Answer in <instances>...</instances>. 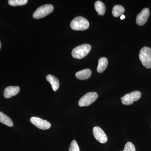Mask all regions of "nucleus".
<instances>
[{
  "mask_svg": "<svg viewBox=\"0 0 151 151\" xmlns=\"http://www.w3.org/2000/svg\"><path fill=\"white\" fill-rule=\"evenodd\" d=\"M91 50V46L88 44H84L76 47L72 50L71 55L74 58L82 59L87 55Z\"/></svg>",
  "mask_w": 151,
  "mask_h": 151,
  "instance_id": "obj_1",
  "label": "nucleus"
},
{
  "mask_svg": "<svg viewBox=\"0 0 151 151\" xmlns=\"http://www.w3.org/2000/svg\"><path fill=\"white\" fill-rule=\"evenodd\" d=\"M89 22L82 17H76L70 24V27L74 30H85L89 28Z\"/></svg>",
  "mask_w": 151,
  "mask_h": 151,
  "instance_id": "obj_2",
  "label": "nucleus"
},
{
  "mask_svg": "<svg viewBox=\"0 0 151 151\" xmlns=\"http://www.w3.org/2000/svg\"><path fill=\"white\" fill-rule=\"evenodd\" d=\"M139 58L142 64L147 68H151V49L148 47L141 49Z\"/></svg>",
  "mask_w": 151,
  "mask_h": 151,
  "instance_id": "obj_3",
  "label": "nucleus"
},
{
  "mask_svg": "<svg viewBox=\"0 0 151 151\" xmlns=\"http://www.w3.org/2000/svg\"><path fill=\"white\" fill-rule=\"evenodd\" d=\"M54 10V7L51 4H45L41 6L37 9L33 14L34 18H42L48 15Z\"/></svg>",
  "mask_w": 151,
  "mask_h": 151,
  "instance_id": "obj_4",
  "label": "nucleus"
},
{
  "mask_svg": "<svg viewBox=\"0 0 151 151\" xmlns=\"http://www.w3.org/2000/svg\"><path fill=\"white\" fill-rule=\"evenodd\" d=\"M98 95L95 92H89L86 93L80 98L78 105L80 107H87L96 101Z\"/></svg>",
  "mask_w": 151,
  "mask_h": 151,
  "instance_id": "obj_5",
  "label": "nucleus"
},
{
  "mask_svg": "<svg viewBox=\"0 0 151 151\" xmlns=\"http://www.w3.org/2000/svg\"><path fill=\"white\" fill-rule=\"evenodd\" d=\"M141 92L138 91H134L125 94L121 98L122 103L125 105H132L134 102L138 101L141 98Z\"/></svg>",
  "mask_w": 151,
  "mask_h": 151,
  "instance_id": "obj_6",
  "label": "nucleus"
},
{
  "mask_svg": "<svg viewBox=\"0 0 151 151\" xmlns=\"http://www.w3.org/2000/svg\"><path fill=\"white\" fill-rule=\"evenodd\" d=\"M32 124L36 127L42 130H47L51 127V124L46 120H42L36 117H32L30 119Z\"/></svg>",
  "mask_w": 151,
  "mask_h": 151,
  "instance_id": "obj_7",
  "label": "nucleus"
},
{
  "mask_svg": "<svg viewBox=\"0 0 151 151\" xmlns=\"http://www.w3.org/2000/svg\"><path fill=\"white\" fill-rule=\"evenodd\" d=\"M93 133L94 137L99 142L104 144L108 141L107 135L100 127H94L93 129Z\"/></svg>",
  "mask_w": 151,
  "mask_h": 151,
  "instance_id": "obj_8",
  "label": "nucleus"
},
{
  "mask_svg": "<svg viewBox=\"0 0 151 151\" xmlns=\"http://www.w3.org/2000/svg\"><path fill=\"white\" fill-rule=\"evenodd\" d=\"M150 15V10L145 8L138 14L136 19V23L139 26L144 25L147 21Z\"/></svg>",
  "mask_w": 151,
  "mask_h": 151,
  "instance_id": "obj_9",
  "label": "nucleus"
},
{
  "mask_svg": "<svg viewBox=\"0 0 151 151\" xmlns=\"http://www.w3.org/2000/svg\"><path fill=\"white\" fill-rule=\"evenodd\" d=\"M20 90V87L18 86H8L4 91V97L6 98H11L18 94Z\"/></svg>",
  "mask_w": 151,
  "mask_h": 151,
  "instance_id": "obj_10",
  "label": "nucleus"
},
{
  "mask_svg": "<svg viewBox=\"0 0 151 151\" xmlns=\"http://www.w3.org/2000/svg\"><path fill=\"white\" fill-rule=\"evenodd\" d=\"M92 71L89 68L78 71L75 74L76 77L80 80H86L91 76Z\"/></svg>",
  "mask_w": 151,
  "mask_h": 151,
  "instance_id": "obj_11",
  "label": "nucleus"
},
{
  "mask_svg": "<svg viewBox=\"0 0 151 151\" xmlns=\"http://www.w3.org/2000/svg\"><path fill=\"white\" fill-rule=\"evenodd\" d=\"M46 80L51 84L53 91L55 92L58 89L60 86L59 81L55 76L49 74L47 76Z\"/></svg>",
  "mask_w": 151,
  "mask_h": 151,
  "instance_id": "obj_12",
  "label": "nucleus"
},
{
  "mask_svg": "<svg viewBox=\"0 0 151 151\" xmlns=\"http://www.w3.org/2000/svg\"><path fill=\"white\" fill-rule=\"evenodd\" d=\"M108 65V60L105 57L101 58L98 60V66L97 67V71L98 73H103L107 68Z\"/></svg>",
  "mask_w": 151,
  "mask_h": 151,
  "instance_id": "obj_13",
  "label": "nucleus"
},
{
  "mask_svg": "<svg viewBox=\"0 0 151 151\" xmlns=\"http://www.w3.org/2000/svg\"><path fill=\"white\" fill-rule=\"evenodd\" d=\"M94 8L99 15H104L106 11V7L103 2L100 1H97L94 4Z\"/></svg>",
  "mask_w": 151,
  "mask_h": 151,
  "instance_id": "obj_14",
  "label": "nucleus"
},
{
  "mask_svg": "<svg viewBox=\"0 0 151 151\" xmlns=\"http://www.w3.org/2000/svg\"><path fill=\"white\" fill-rule=\"evenodd\" d=\"M0 122L9 127H13L14 124L10 118L0 111Z\"/></svg>",
  "mask_w": 151,
  "mask_h": 151,
  "instance_id": "obj_15",
  "label": "nucleus"
},
{
  "mask_svg": "<svg viewBox=\"0 0 151 151\" xmlns=\"http://www.w3.org/2000/svg\"><path fill=\"white\" fill-rule=\"evenodd\" d=\"M125 12V9L122 6L116 5L113 7L112 10V14L114 17H119L122 16Z\"/></svg>",
  "mask_w": 151,
  "mask_h": 151,
  "instance_id": "obj_16",
  "label": "nucleus"
},
{
  "mask_svg": "<svg viewBox=\"0 0 151 151\" xmlns=\"http://www.w3.org/2000/svg\"><path fill=\"white\" fill-rule=\"evenodd\" d=\"M28 2L27 0H9L8 3L10 6H16L24 5L27 4Z\"/></svg>",
  "mask_w": 151,
  "mask_h": 151,
  "instance_id": "obj_17",
  "label": "nucleus"
},
{
  "mask_svg": "<svg viewBox=\"0 0 151 151\" xmlns=\"http://www.w3.org/2000/svg\"><path fill=\"white\" fill-rule=\"evenodd\" d=\"M123 151H136L134 145L131 142H128L125 145Z\"/></svg>",
  "mask_w": 151,
  "mask_h": 151,
  "instance_id": "obj_18",
  "label": "nucleus"
},
{
  "mask_svg": "<svg viewBox=\"0 0 151 151\" xmlns=\"http://www.w3.org/2000/svg\"><path fill=\"white\" fill-rule=\"evenodd\" d=\"M69 151H80L78 144L75 140H73L70 144Z\"/></svg>",
  "mask_w": 151,
  "mask_h": 151,
  "instance_id": "obj_19",
  "label": "nucleus"
},
{
  "mask_svg": "<svg viewBox=\"0 0 151 151\" xmlns=\"http://www.w3.org/2000/svg\"><path fill=\"white\" fill-rule=\"evenodd\" d=\"M125 18V16L124 15H122V16H121V20H123Z\"/></svg>",
  "mask_w": 151,
  "mask_h": 151,
  "instance_id": "obj_20",
  "label": "nucleus"
},
{
  "mask_svg": "<svg viewBox=\"0 0 151 151\" xmlns=\"http://www.w3.org/2000/svg\"><path fill=\"white\" fill-rule=\"evenodd\" d=\"M1 41H0V50H1Z\"/></svg>",
  "mask_w": 151,
  "mask_h": 151,
  "instance_id": "obj_21",
  "label": "nucleus"
}]
</instances>
